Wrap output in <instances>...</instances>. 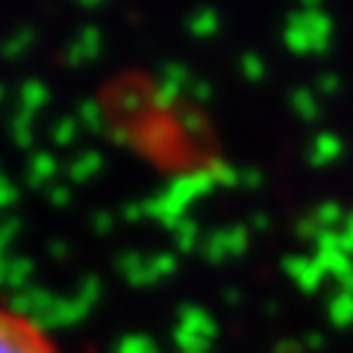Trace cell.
Masks as SVG:
<instances>
[{"mask_svg":"<svg viewBox=\"0 0 353 353\" xmlns=\"http://www.w3.org/2000/svg\"><path fill=\"white\" fill-rule=\"evenodd\" d=\"M0 353H62L57 339L36 318L0 303Z\"/></svg>","mask_w":353,"mask_h":353,"instance_id":"1","label":"cell"}]
</instances>
